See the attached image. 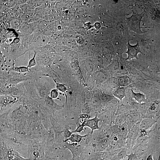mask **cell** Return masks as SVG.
Returning a JSON list of instances; mask_svg holds the SVG:
<instances>
[{"instance_id":"obj_1","label":"cell","mask_w":160,"mask_h":160,"mask_svg":"<svg viewBox=\"0 0 160 160\" xmlns=\"http://www.w3.org/2000/svg\"><path fill=\"white\" fill-rule=\"evenodd\" d=\"M45 76L35 75L33 79L39 96L41 99L49 96L52 89L50 79Z\"/></svg>"},{"instance_id":"obj_2","label":"cell","mask_w":160,"mask_h":160,"mask_svg":"<svg viewBox=\"0 0 160 160\" xmlns=\"http://www.w3.org/2000/svg\"><path fill=\"white\" fill-rule=\"evenodd\" d=\"M144 16L142 13L139 14L133 11L131 16L127 18V23L129 30L138 34L144 33L145 32L141 31L140 26L141 21Z\"/></svg>"},{"instance_id":"obj_3","label":"cell","mask_w":160,"mask_h":160,"mask_svg":"<svg viewBox=\"0 0 160 160\" xmlns=\"http://www.w3.org/2000/svg\"><path fill=\"white\" fill-rule=\"evenodd\" d=\"M20 101L17 98L9 95H0V113H4L11 109Z\"/></svg>"},{"instance_id":"obj_4","label":"cell","mask_w":160,"mask_h":160,"mask_svg":"<svg viewBox=\"0 0 160 160\" xmlns=\"http://www.w3.org/2000/svg\"><path fill=\"white\" fill-rule=\"evenodd\" d=\"M100 120L96 116L92 119H87L83 122L81 124L79 125L76 129L73 131V132H80L83 130L84 127L87 126L91 129V133L92 134L94 130L99 129L98 123Z\"/></svg>"},{"instance_id":"obj_5","label":"cell","mask_w":160,"mask_h":160,"mask_svg":"<svg viewBox=\"0 0 160 160\" xmlns=\"http://www.w3.org/2000/svg\"><path fill=\"white\" fill-rule=\"evenodd\" d=\"M16 151L12 147L4 142L0 141V160H11L15 154Z\"/></svg>"},{"instance_id":"obj_6","label":"cell","mask_w":160,"mask_h":160,"mask_svg":"<svg viewBox=\"0 0 160 160\" xmlns=\"http://www.w3.org/2000/svg\"><path fill=\"white\" fill-rule=\"evenodd\" d=\"M127 51L125 52L127 55V60H130L133 58L137 59V55L139 53L143 54L139 44H137L134 45H131L128 41L127 44Z\"/></svg>"},{"instance_id":"obj_7","label":"cell","mask_w":160,"mask_h":160,"mask_svg":"<svg viewBox=\"0 0 160 160\" xmlns=\"http://www.w3.org/2000/svg\"><path fill=\"white\" fill-rule=\"evenodd\" d=\"M49 96L41 100V101L44 106L49 111L54 112L60 109L64 106L60 105L57 104Z\"/></svg>"},{"instance_id":"obj_8","label":"cell","mask_w":160,"mask_h":160,"mask_svg":"<svg viewBox=\"0 0 160 160\" xmlns=\"http://www.w3.org/2000/svg\"><path fill=\"white\" fill-rule=\"evenodd\" d=\"M117 82L119 87H127L129 85L131 82L130 78L127 76L124 75L119 77L117 79Z\"/></svg>"},{"instance_id":"obj_9","label":"cell","mask_w":160,"mask_h":160,"mask_svg":"<svg viewBox=\"0 0 160 160\" xmlns=\"http://www.w3.org/2000/svg\"><path fill=\"white\" fill-rule=\"evenodd\" d=\"M125 88L119 87L113 93L114 96L119 99L121 103L123 99L125 97L126 95Z\"/></svg>"},{"instance_id":"obj_10","label":"cell","mask_w":160,"mask_h":160,"mask_svg":"<svg viewBox=\"0 0 160 160\" xmlns=\"http://www.w3.org/2000/svg\"><path fill=\"white\" fill-rule=\"evenodd\" d=\"M88 134L81 135L77 134H72L68 138L65 139L64 141L65 142L70 141L73 143H79L82 140V139L87 136Z\"/></svg>"},{"instance_id":"obj_11","label":"cell","mask_w":160,"mask_h":160,"mask_svg":"<svg viewBox=\"0 0 160 160\" xmlns=\"http://www.w3.org/2000/svg\"><path fill=\"white\" fill-rule=\"evenodd\" d=\"M30 69L27 66H21L20 67L13 66L8 70L12 71L19 73L25 74L30 72Z\"/></svg>"},{"instance_id":"obj_12","label":"cell","mask_w":160,"mask_h":160,"mask_svg":"<svg viewBox=\"0 0 160 160\" xmlns=\"http://www.w3.org/2000/svg\"><path fill=\"white\" fill-rule=\"evenodd\" d=\"M132 96L136 101L139 102H144L145 100V96L143 93H136L134 92L131 87Z\"/></svg>"},{"instance_id":"obj_13","label":"cell","mask_w":160,"mask_h":160,"mask_svg":"<svg viewBox=\"0 0 160 160\" xmlns=\"http://www.w3.org/2000/svg\"><path fill=\"white\" fill-rule=\"evenodd\" d=\"M36 43L39 46H46L48 43V39L46 35H40L37 36Z\"/></svg>"},{"instance_id":"obj_14","label":"cell","mask_w":160,"mask_h":160,"mask_svg":"<svg viewBox=\"0 0 160 160\" xmlns=\"http://www.w3.org/2000/svg\"><path fill=\"white\" fill-rule=\"evenodd\" d=\"M34 53L33 57L30 59L28 63L27 67L29 68H31L36 66L37 62L36 60V53L35 51H34Z\"/></svg>"},{"instance_id":"obj_15","label":"cell","mask_w":160,"mask_h":160,"mask_svg":"<svg viewBox=\"0 0 160 160\" xmlns=\"http://www.w3.org/2000/svg\"><path fill=\"white\" fill-rule=\"evenodd\" d=\"M55 84L56 89L58 91H59L62 93H65L67 91V89L65 85L60 83L54 81Z\"/></svg>"},{"instance_id":"obj_16","label":"cell","mask_w":160,"mask_h":160,"mask_svg":"<svg viewBox=\"0 0 160 160\" xmlns=\"http://www.w3.org/2000/svg\"><path fill=\"white\" fill-rule=\"evenodd\" d=\"M15 1H4L2 4L6 7H12L15 4Z\"/></svg>"},{"instance_id":"obj_17","label":"cell","mask_w":160,"mask_h":160,"mask_svg":"<svg viewBox=\"0 0 160 160\" xmlns=\"http://www.w3.org/2000/svg\"><path fill=\"white\" fill-rule=\"evenodd\" d=\"M20 22L19 20L15 19L12 20V28L14 29H18L19 27H20Z\"/></svg>"},{"instance_id":"obj_18","label":"cell","mask_w":160,"mask_h":160,"mask_svg":"<svg viewBox=\"0 0 160 160\" xmlns=\"http://www.w3.org/2000/svg\"><path fill=\"white\" fill-rule=\"evenodd\" d=\"M113 99V97L110 95L103 94L101 96L102 100L105 102H108Z\"/></svg>"},{"instance_id":"obj_19","label":"cell","mask_w":160,"mask_h":160,"mask_svg":"<svg viewBox=\"0 0 160 160\" xmlns=\"http://www.w3.org/2000/svg\"><path fill=\"white\" fill-rule=\"evenodd\" d=\"M50 97L53 99H55L58 96V90L56 89H54L51 90L50 92Z\"/></svg>"},{"instance_id":"obj_20","label":"cell","mask_w":160,"mask_h":160,"mask_svg":"<svg viewBox=\"0 0 160 160\" xmlns=\"http://www.w3.org/2000/svg\"><path fill=\"white\" fill-rule=\"evenodd\" d=\"M9 12L10 15L14 17H17L19 14L18 12L16 9H10L9 11Z\"/></svg>"},{"instance_id":"obj_21","label":"cell","mask_w":160,"mask_h":160,"mask_svg":"<svg viewBox=\"0 0 160 160\" xmlns=\"http://www.w3.org/2000/svg\"><path fill=\"white\" fill-rule=\"evenodd\" d=\"M90 108L87 104H84L82 107V112L84 114H88L89 113Z\"/></svg>"},{"instance_id":"obj_22","label":"cell","mask_w":160,"mask_h":160,"mask_svg":"<svg viewBox=\"0 0 160 160\" xmlns=\"http://www.w3.org/2000/svg\"><path fill=\"white\" fill-rule=\"evenodd\" d=\"M73 132L70 131L68 129H67L64 132V135L65 140L69 138L73 134Z\"/></svg>"},{"instance_id":"obj_23","label":"cell","mask_w":160,"mask_h":160,"mask_svg":"<svg viewBox=\"0 0 160 160\" xmlns=\"http://www.w3.org/2000/svg\"><path fill=\"white\" fill-rule=\"evenodd\" d=\"M147 132L145 130H142L140 133V135L141 136H145L147 135Z\"/></svg>"},{"instance_id":"obj_24","label":"cell","mask_w":160,"mask_h":160,"mask_svg":"<svg viewBox=\"0 0 160 160\" xmlns=\"http://www.w3.org/2000/svg\"><path fill=\"white\" fill-rule=\"evenodd\" d=\"M146 160H153L152 155L151 154L149 155L147 158Z\"/></svg>"},{"instance_id":"obj_25","label":"cell","mask_w":160,"mask_h":160,"mask_svg":"<svg viewBox=\"0 0 160 160\" xmlns=\"http://www.w3.org/2000/svg\"><path fill=\"white\" fill-rule=\"evenodd\" d=\"M157 160H160V154L159 155L158 159Z\"/></svg>"}]
</instances>
